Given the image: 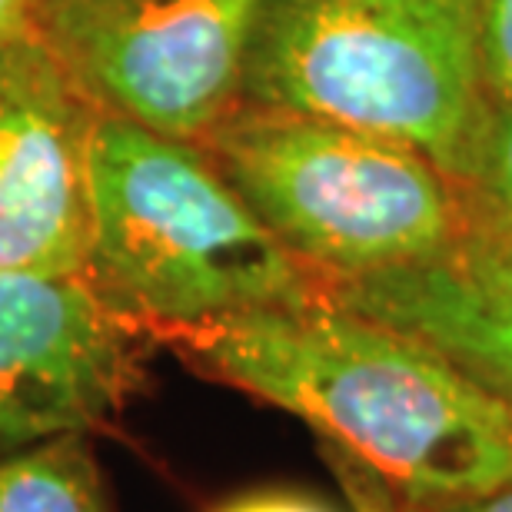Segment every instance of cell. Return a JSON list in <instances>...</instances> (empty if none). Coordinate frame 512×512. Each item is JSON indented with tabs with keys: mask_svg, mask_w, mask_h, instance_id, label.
I'll use <instances>...</instances> for the list:
<instances>
[{
	"mask_svg": "<svg viewBox=\"0 0 512 512\" xmlns=\"http://www.w3.org/2000/svg\"><path fill=\"white\" fill-rule=\"evenodd\" d=\"M406 512H512V483L483 489L473 496H456V499H439V503L426 506H403Z\"/></svg>",
	"mask_w": 512,
	"mask_h": 512,
	"instance_id": "cell-14",
	"label": "cell"
},
{
	"mask_svg": "<svg viewBox=\"0 0 512 512\" xmlns=\"http://www.w3.org/2000/svg\"><path fill=\"white\" fill-rule=\"evenodd\" d=\"M0 512H110L87 436H60L0 459Z\"/></svg>",
	"mask_w": 512,
	"mask_h": 512,
	"instance_id": "cell-9",
	"label": "cell"
},
{
	"mask_svg": "<svg viewBox=\"0 0 512 512\" xmlns=\"http://www.w3.org/2000/svg\"><path fill=\"white\" fill-rule=\"evenodd\" d=\"M213 512H336L330 503L316 499L313 493L290 486H270V489H250L220 503Z\"/></svg>",
	"mask_w": 512,
	"mask_h": 512,
	"instance_id": "cell-13",
	"label": "cell"
},
{
	"mask_svg": "<svg viewBox=\"0 0 512 512\" xmlns=\"http://www.w3.org/2000/svg\"><path fill=\"white\" fill-rule=\"evenodd\" d=\"M84 276L153 346L167 333L320 293L197 140L110 114H97L90 143Z\"/></svg>",
	"mask_w": 512,
	"mask_h": 512,
	"instance_id": "cell-2",
	"label": "cell"
},
{
	"mask_svg": "<svg viewBox=\"0 0 512 512\" xmlns=\"http://www.w3.org/2000/svg\"><path fill=\"white\" fill-rule=\"evenodd\" d=\"M97 114L34 30L0 40V273H84Z\"/></svg>",
	"mask_w": 512,
	"mask_h": 512,
	"instance_id": "cell-7",
	"label": "cell"
},
{
	"mask_svg": "<svg viewBox=\"0 0 512 512\" xmlns=\"http://www.w3.org/2000/svg\"><path fill=\"white\" fill-rule=\"evenodd\" d=\"M197 143L316 283L426 263L463 233V187L383 133L243 100Z\"/></svg>",
	"mask_w": 512,
	"mask_h": 512,
	"instance_id": "cell-4",
	"label": "cell"
},
{
	"mask_svg": "<svg viewBox=\"0 0 512 512\" xmlns=\"http://www.w3.org/2000/svg\"><path fill=\"white\" fill-rule=\"evenodd\" d=\"M243 100L403 140L459 180L489 107L479 0H263Z\"/></svg>",
	"mask_w": 512,
	"mask_h": 512,
	"instance_id": "cell-3",
	"label": "cell"
},
{
	"mask_svg": "<svg viewBox=\"0 0 512 512\" xmlns=\"http://www.w3.org/2000/svg\"><path fill=\"white\" fill-rule=\"evenodd\" d=\"M459 187L466 200L493 220L496 227L512 233V107L489 100L483 124L469 147L466 167L459 173Z\"/></svg>",
	"mask_w": 512,
	"mask_h": 512,
	"instance_id": "cell-10",
	"label": "cell"
},
{
	"mask_svg": "<svg viewBox=\"0 0 512 512\" xmlns=\"http://www.w3.org/2000/svg\"><path fill=\"white\" fill-rule=\"evenodd\" d=\"M207 380L303 419L403 506L512 483V416L426 343L320 293L167 333Z\"/></svg>",
	"mask_w": 512,
	"mask_h": 512,
	"instance_id": "cell-1",
	"label": "cell"
},
{
	"mask_svg": "<svg viewBox=\"0 0 512 512\" xmlns=\"http://www.w3.org/2000/svg\"><path fill=\"white\" fill-rule=\"evenodd\" d=\"M263 0H34L30 30L100 114L203 140L243 104Z\"/></svg>",
	"mask_w": 512,
	"mask_h": 512,
	"instance_id": "cell-5",
	"label": "cell"
},
{
	"mask_svg": "<svg viewBox=\"0 0 512 512\" xmlns=\"http://www.w3.org/2000/svg\"><path fill=\"white\" fill-rule=\"evenodd\" d=\"M150 346L84 273H0V459L114 423Z\"/></svg>",
	"mask_w": 512,
	"mask_h": 512,
	"instance_id": "cell-6",
	"label": "cell"
},
{
	"mask_svg": "<svg viewBox=\"0 0 512 512\" xmlns=\"http://www.w3.org/2000/svg\"><path fill=\"white\" fill-rule=\"evenodd\" d=\"M30 7L34 0H0V40L30 34Z\"/></svg>",
	"mask_w": 512,
	"mask_h": 512,
	"instance_id": "cell-15",
	"label": "cell"
},
{
	"mask_svg": "<svg viewBox=\"0 0 512 512\" xmlns=\"http://www.w3.org/2000/svg\"><path fill=\"white\" fill-rule=\"evenodd\" d=\"M323 463L330 466L333 479L340 483L350 512H406L393 489L373 469H366L360 459L343 453L340 446L323 443Z\"/></svg>",
	"mask_w": 512,
	"mask_h": 512,
	"instance_id": "cell-12",
	"label": "cell"
},
{
	"mask_svg": "<svg viewBox=\"0 0 512 512\" xmlns=\"http://www.w3.org/2000/svg\"><path fill=\"white\" fill-rule=\"evenodd\" d=\"M479 64L486 97L512 107V0H479Z\"/></svg>",
	"mask_w": 512,
	"mask_h": 512,
	"instance_id": "cell-11",
	"label": "cell"
},
{
	"mask_svg": "<svg viewBox=\"0 0 512 512\" xmlns=\"http://www.w3.org/2000/svg\"><path fill=\"white\" fill-rule=\"evenodd\" d=\"M320 296L426 343L512 416V233L469 200L449 250L399 270L326 280Z\"/></svg>",
	"mask_w": 512,
	"mask_h": 512,
	"instance_id": "cell-8",
	"label": "cell"
}]
</instances>
